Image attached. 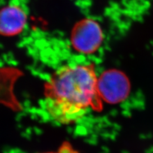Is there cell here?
Here are the masks:
<instances>
[{"label": "cell", "mask_w": 153, "mask_h": 153, "mask_svg": "<svg viewBox=\"0 0 153 153\" xmlns=\"http://www.w3.org/2000/svg\"><path fill=\"white\" fill-rule=\"evenodd\" d=\"M98 79L91 65H71L62 67L46 84L45 107L55 121L75 123L89 109L99 111L101 98Z\"/></svg>", "instance_id": "1"}, {"label": "cell", "mask_w": 153, "mask_h": 153, "mask_svg": "<svg viewBox=\"0 0 153 153\" xmlns=\"http://www.w3.org/2000/svg\"><path fill=\"white\" fill-rule=\"evenodd\" d=\"M103 33L98 24L92 19H83L76 23L71 33V43L80 52L89 54L97 51L101 45Z\"/></svg>", "instance_id": "2"}, {"label": "cell", "mask_w": 153, "mask_h": 153, "mask_svg": "<svg viewBox=\"0 0 153 153\" xmlns=\"http://www.w3.org/2000/svg\"><path fill=\"white\" fill-rule=\"evenodd\" d=\"M97 88L100 98L111 103L120 102L130 91V83L120 71H108L98 79Z\"/></svg>", "instance_id": "3"}, {"label": "cell", "mask_w": 153, "mask_h": 153, "mask_svg": "<svg viewBox=\"0 0 153 153\" xmlns=\"http://www.w3.org/2000/svg\"><path fill=\"white\" fill-rule=\"evenodd\" d=\"M27 14L16 4H9L0 10V35L13 36L19 35L25 29Z\"/></svg>", "instance_id": "4"}, {"label": "cell", "mask_w": 153, "mask_h": 153, "mask_svg": "<svg viewBox=\"0 0 153 153\" xmlns=\"http://www.w3.org/2000/svg\"><path fill=\"white\" fill-rule=\"evenodd\" d=\"M59 153H76V152L74 151L73 149H71V148H68L66 146V147L63 146L61 149H60Z\"/></svg>", "instance_id": "5"}]
</instances>
